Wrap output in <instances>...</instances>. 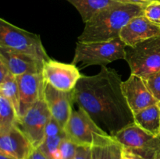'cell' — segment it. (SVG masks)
<instances>
[{
  "mask_svg": "<svg viewBox=\"0 0 160 159\" xmlns=\"http://www.w3.org/2000/svg\"><path fill=\"white\" fill-rule=\"evenodd\" d=\"M122 90L134 113L159 103L148 88L146 80L138 75L131 73L129 78L122 83Z\"/></svg>",
  "mask_w": 160,
  "mask_h": 159,
  "instance_id": "cell-10",
  "label": "cell"
},
{
  "mask_svg": "<svg viewBox=\"0 0 160 159\" xmlns=\"http://www.w3.org/2000/svg\"><path fill=\"white\" fill-rule=\"evenodd\" d=\"M74 159H92V147L78 146Z\"/></svg>",
  "mask_w": 160,
  "mask_h": 159,
  "instance_id": "cell-25",
  "label": "cell"
},
{
  "mask_svg": "<svg viewBox=\"0 0 160 159\" xmlns=\"http://www.w3.org/2000/svg\"><path fill=\"white\" fill-rule=\"evenodd\" d=\"M66 137L63 128L52 118L45 129V139L38 148L48 159H60L59 147Z\"/></svg>",
  "mask_w": 160,
  "mask_h": 159,
  "instance_id": "cell-16",
  "label": "cell"
},
{
  "mask_svg": "<svg viewBox=\"0 0 160 159\" xmlns=\"http://www.w3.org/2000/svg\"><path fill=\"white\" fill-rule=\"evenodd\" d=\"M159 110H160V101L159 102Z\"/></svg>",
  "mask_w": 160,
  "mask_h": 159,
  "instance_id": "cell-31",
  "label": "cell"
},
{
  "mask_svg": "<svg viewBox=\"0 0 160 159\" xmlns=\"http://www.w3.org/2000/svg\"><path fill=\"white\" fill-rule=\"evenodd\" d=\"M19 118L12 104L6 98L0 95V134L16 126Z\"/></svg>",
  "mask_w": 160,
  "mask_h": 159,
  "instance_id": "cell-20",
  "label": "cell"
},
{
  "mask_svg": "<svg viewBox=\"0 0 160 159\" xmlns=\"http://www.w3.org/2000/svg\"><path fill=\"white\" fill-rule=\"evenodd\" d=\"M160 35V24L150 21L144 15L138 16L122 29L120 37L128 47Z\"/></svg>",
  "mask_w": 160,
  "mask_h": 159,
  "instance_id": "cell-13",
  "label": "cell"
},
{
  "mask_svg": "<svg viewBox=\"0 0 160 159\" xmlns=\"http://www.w3.org/2000/svg\"><path fill=\"white\" fill-rule=\"evenodd\" d=\"M67 137L78 146L92 147L95 136L108 135L102 130L90 115L83 108L78 107L73 110L68 122L64 127Z\"/></svg>",
  "mask_w": 160,
  "mask_h": 159,
  "instance_id": "cell-8",
  "label": "cell"
},
{
  "mask_svg": "<svg viewBox=\"0 0 160 159\" xmlns=\"http://www.w3.org/2000/svg\"><path fill=\"white\" fill-rule=\"evenodd\" d=\"M127 45L120 37L108 41H78L72 64L81 68L93 65H106L119 59H125Z\"/></svg>",
  "mask_w": 160,
  "mask_h": 159,
  "instance_id": "cell-3",
  "label": "cell"
},
{
  "mask_svg": "<svg viewBox=\"0 0 160 159\" xmlns=\"http://www.w3.org/2000/svg\"><path fill=\"white\" fill-rule=\"evenodd\" d=\"M0 95L12 104L20 118V94L17 76L10 74L3 82L0 83Z\"/></svg>",
  "mask_w": 160,
  "mask_h": 159,
  "instance_id": "cell-21",
  "label": "cell"
},
{
  "mask_svg": "<svg viewBox=\"0 0 160 159\" xmlns=\"http://www.w3.org/2000/svg\"><path fill=\"white\" fill-rule=\"evenodd\" d=\"M26 159H48L38 147H34Z\"/></svg>",
  "mask_w": 160,
  "mask_h": 159,
  "instance_id": "cell-26",
  "label": "cell"
},
{
  "mask_svg": "<svg viewBox=\"0 0 160 159\" xmlns=\"http://www.w3.org/2000/svg\"><path fill=\"white\" fill-rule=\"evenodd\" d=\"M78 147V145L69 140L67 137L63 139L59 147L60 159H74Z\"/></svg>",
  "mask_w": 160,
  "mask_h": 159,
  "instance_id": "cell-22",
  "label": "cell"
},
{
  "mask_svg": "<svg viewBox=\"0 0 160 159\" xmlns=\"http://www.w3.org/2000/svg\"><path fill=\"white\" fill-rule=\"evenodd\" d=\"M28 137L17 126L0 134V153L17 159H26L33 149Z\"/></svg>",
  "mask_w": 160,
  "mask_h": 159,
  "instance_id": "cell-15",
  "label": "cell"
},
{
  "mask_svg": "<svg viewBox=\"0 0 160 159\" xmlns=\"http://www.w3.org/2000/svg\"><path fill=\"white\" fill-rule=\"evenodd\" d=\"M0 60L15 76L28 73H42L45 62L32 56L0 48Z\"/></svg>",
  "mask_w": 160,
  "mask_h": 159,
  "instance_id": "cell-14",
  "label": "cell"
},
{
  "mask_svg": "<svg viewBox=\"0 0 160 159\" xmlns=\"http://www.w3.org/2000/svg\"><path fill=\"white\" fill-rule=\"evenodd\" d=\"M73 5L82 18L84 23L105 8L120 2H131L130 0H66ZM132 3V2H131Z\"/></svg>",
  "mask_w": 160,
  "mask_h": 159,
  "instance_id": "cell-19",
  "label": "cell"
},
{
  "mask_svg": "<svg viewBox=\"0 0 160 159\" xmlns=\"http://www.w3.org/2000/svg\"><path fill=\"white\" fill-rule=\"evenodd\" d=\"M156 159H160V157H157V158H156Z\"/></svg>",
  "mask_w": 160,
  "mask_h": 159,
  "instance_id": "cell-32",
  "label": "cell"
},
{
  "mask_svg": "<svg viewBox=\"0 0 160 159\" xmlns=\"http://www.w3.org/2000/svg\"><path fill=\"white\" fill-rule=\"evenodd\" d=\"M159 137H160V136H159Z\"/></svg>",
  "mask_w": 160,
  "mask_h": 159,
  "instance_id": "cell-33",
  "label": "cell"
},
{
  "mask_svg": "<svg viewBox=\"0 0 160 159\" xmlns=\"http://www.w3.org/2000/svg\"><path fill=\"white\" fill-rule=\"evenodd\" d=\"M12 73L9 72V69L6 66V64L0 60V83L3 82L8 76Z\"/></svg>",
  "mask_w": 160,
  "mask_h": 159,
  "instance_id": "cell-27",
  "label": "cell"
},
{
  "mask_svg": "<svg viewBox=\"0 0 160 159\" xmlns=\"http://www.w3.org/2000/svg\"><path fill=\"white\" fill-rule=\"evenodd\" d=\"M145 7L136 3L120 2L105 8L85 23L78 41H108L118 38L130 20L143 15Z\"/></svg>",
  "mask_w": 160,
  "mask_h": 159,
  "instance_id": "cell-2",
  "label": "cell"
},
{
  "mask_svg": "<svg viewBox=\"0 0 160 159\" xmlns=\"http://www.w3.org/2000/svg\"><path fill=\"white\" fill-rule=\"evenodd\" d=\"M0 159H17V158H14V157H10V156L6 155V154H3L0 153Z\"/></svg>",
  "mask_w": 160,
  "mask_h": 159,
  "instance_id": "cell-30",
  "label": "cell"
},
{
  "mask_svg": "<svg viewBox=\"0 0 160 159\" xmlns=\"http://www.w3.org/2000/svg\"><path fill=\"white\" fill-rule=\"evenodd\" d=\"M20 94V118L39 100L44 99L45 81L42 73L17 76Z\"/></svg>",
  "mask_w": 160,
  "mask_h": 159,
  "instance_id": "cell-12",
  "label": "cell"
},
{
  "mask_svg": "<svg viewBox=\"0 0 160 159\" xmlns=\"http://www.w3.org/2000/svg\"><path fill=\"white\" fill-rule=\"evenodd\" d=\"M45 82L61 91H72L82 76L78 67L73 64L49 60L45 62L42 70Z\"/></svg>",
  "mask_w": 160,
  "mask_h": 159,
  "instance_id": "cell-9",
  "label": "cell"
},
{
  "mask_svg": "<svg viewBox=\"0 0 160 159\" xmlns=\"http://www.w3.org/2000/svg\"><path fill=\"white\" fill-rule=\"evenodd\" d=\"M52 118L45 100L42 99L28 109L16 126L28 137L33 147H38L45 139V129Z\"/></svg>",
  "mask_w": 160,
  "mask_h": 159,
  "instance_id": "cell-7",
  "label": "cell"
},
{
  "mask_svg": "<svg viewBox=\"0 0 160 159\" xmlns=\"http://www.w3.org/2000/svg\"><path fill=\"white\" fill-rule=\"evenodd\" d=\"M122 159H145L142 157L141 156L138 155V154H134L132 151H129V150L126 149V148H123V151H122Z\"/></svg>",
  "mask_w": 160,
  "mask_h": 159,
  "instance_id": "cell-28",
  "label": "cell"
},
{
  "mask_svg": "<svg viewBox=\"0 0 160 159\" xmlns=\"http://www.w3.org/2000/svg\"><path fill=\"white\" fill-rule=\"evenodd\" d=\"M44 100L52 117L64 129L73 112L72 107L74 103L73 90L61 91L45 82Z\"/></svg>",
  "mask_w": 160,
  "mask_h": 159,
  "instance_id": "cell-11",
  "label": "cell"
},
{
  "mask_svg": "<svg viewBox=\"0 0 160 159\" xmlns=\"http://www.w3.org/2000/svg\"><path fill=\"white\" fill-rule=\"evenodd\" d=\"M114 138L126 149L145 159L160 157V137H156L133 123L119 131Z\"/></svg>",
  "mask_w": 160,
  "mask_h": 159,
  "instance_id": "cell-6",
  "label": "cell"
},
{
  "mask_svg": "<svg viewBox=\"0 0 160 159\" xmlns=\"http://www.w3.org/2000/svg\"><path fill=\"white\" fill-rule=\"evenodd\" d=\"M125 60L131 74L147 80L160 71V35L126 48Z\"/></svg>",
  "mask_w": 160,
  "mask_h": 159,
  "instance_id": "cell-5",
  "label": "cell"
},
{
  "mask_svg": "<svg viewBox=\"0 0 160 159\" xmlns=\"http://www.w3.org/2000/svg\"><path fill=\"white\" fill-rule=\"evenodd\" d=\"M120 75L102 65L98 73L81 77L73 90L74 103L111 137L134 123V112L122 90Z\"/></svg>",
  "mask_w": 160,
  "mask_h": 159,
  "instance_id": "cell-1",
  "label": "cell"
},
{
  "mask_svg": "<svg viewBox=\"0 0 160 159\" xmlns=\"http://www.w3.org/2000/svg\"><path fill=\"white\" fill-rule=\"evenodd\" d=\"M143 15L150 21L160 24V2H152L147 5Z\"/></svg>",
  "mask_w": 160,
  "mask_h": 159,
  "instance_id": "cell-23",
  "label": "cell"
},
{
  "mask_svg": "<svg viewBox=\"0 0 160 159\" xmlns=\"http://www.w3.org/2000/svg\"><path fill=\"white\" fill-rule=\"evenodd\" d=\"M0 48L32 56L47 62L48 55L38 34L27 31L0 19Z\"/></svg>",
  "mask_w": 160,
  "mask_h": 159,
  "instance_id": "cell-4",
  "label": "cell"
},
{
  "mask_svg": "<svg viewBox=\"0 0 160 159\" xmlns=\"http://www.w3.org/2000/svg\"><path fill=\"white\" fill-rule=\"evenodd\" d=\"M148 88L155 97L158 102L160 101V71L152 75L150 77L145 80Z\"/></svg>",
  "mask_w": 160,
  "mask_h": 159,
  "instance_id": "cell-24",
  "label": "cell"
},
{
  "mask_svg": "<svg viewBox=\"0 0 160 159\" xmlns=\"http://www.w3.org/2000/svg\"><path fill=\"white\" fill-rule=\"evenodd\" d=\"M123 148L114 137L98 134L92 146V159H122Z\"/></svg>",
  "mask_w": 160,
  "mask_h": 159,
  "instance_id": "cell-17",
  "label": "cell"
},
{
  "mask_svg": "<svg viewBox=\"0 0 160 159\" xmlns=\"http://www.w3.org/2000/svg\"><path fill=\"white\" fill-rule=\"evenodd\" d=\"M132 3H136V4L142 5V6H146L149 3L152 2H160V0H130Z\"/></svg>",
  "mask_w": 160,
  "mask_h": 159,
  "instance_id": "cell-29",
  "label": "cell"
},
{
  "mask_svg": "<svg viewBox=\"0 0 160 159\" xmlns=\"http://www.w3.org/2000/svg\"><path fill=\"white\" fill-rule=\"evenodd\" d=\"M134 123L149 133L160 136V110L159 103L134 113Z\"/></svg>",
  "mask_w": 160,
  "mask_h": 159,
  "instance_id": "cell-18",
  "label": "cell"
}]
</instances>
